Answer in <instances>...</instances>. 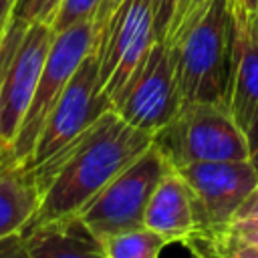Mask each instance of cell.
<instances>
[{"label":"cell","mask_w":258,"mask_h":258,"mask_svg":"<svg viewBox=\"0 0 258 258\" xmlns=\"http://www.w3.org/2000/svg\"><path fill=\"white\" fill-rule=\"evenodd\" d=\"M151 143V133L131 127L113 109L105 111L56 159L32 169L40 185V204L24 230L79 216Z\"/></svg>","instance_id":"cell-1"},{"label":"cell","mask_w":258,"mask_h":258,"mask_svg":"<svg viewBox=\"0 0 258 258\" xmlns=\"http://www.w3.org/2000/svg\"><path fill=\"white\" fill-rule=\"evenodd\" d=\"M230 22V2L208 0L167 36L183 103L226 107L232 56Z\"/></svg>","instance_id":"cell-2"},{"label":"cell","mask_w":258,"mask_h":258,"mask_svg":"<svg viewBox=\"0 0 258 258\" xmlns=\"http://www.w3.org/2000/svg\"><path fill=\"white\" fill-rule=\"evenodd\" d=\"M171 167L200 161L250 159L246 133L224 105L183 103L175 117L153 135Z\"/></svg>","instance_id":"cell-3"},{"label":"cell","mask_w":258,"mask_h":258,"mask_svg":"<svg viewBox=\"0 0 258 258\" xmlns=\"http://www.w3.org/2000/svg\"><path fill=\"white\" fill-rule=\"evenodd\" d=\"M50 24L10 18L0 38V139L10 149L54 40Z\"/></svg>","instance_id":"cell-4"},{"label":"cell","mask_w":258,"mask_h":258,"mask_svg":"<svg viewBox=\"0 0 258 258\" xmlns=\"http://www.w3.org/2000/svg\"><path fill=\"white\" fill-rule=\"evenodd\" d=\"M169 167L161 149L151 143L81 210L79 220L99 240L145 226L149 200Z\"/></svg>","instance_id":"cell-5"},{"label":"cell","mask_w":258,"mask_h":258,"mask_svg":"<svg viewBox=\"0 0 258 258\" xmlns=\"http://www.w3.org/2000/svg\"><path fill=\"white\" fill-rule=\"evenodd\" d=\"M153 24L151 0H123L95 36L93 50L99 60L101 93L111 109H115L157 40Z\"/></svg>","instance_id":"cell-6"},{"label":"cell","mask_w":258,"mask_h":258,"mask_svg":"<svg viewBox=\"0 0 258 258\" xmlns=\"http://www.w3.org/2000/svg\"><path fill=\"white\" fill-rule=\"evenodd\" d=\"M93 44H95L93 20L77 22L54 34V40L46 54L34 97L20 123L18 135L10 147V153L14 159L22 161L24 165L28 163L46 117L50 115L52 107L56 105L58 97L67 89L69 81L73 79V75L77 73L85 56L93 50Z\"/></svg>","instance_id":"cell-7"},{"label":"cell","mask_w":258,"mask_h":258,"mask_svg":"<svg viewBox=\"0 0 258 258\" xmlns=\"http://www.w3.org/2000/svg\"><path fill=\"white\" fill-rule=\"evenodd\" d=\"M109 109L111 105L101 93L99 60L91 50L46 117L26 165L30 169L48 165Z\"/></svg>","instance_id":"cell-8"},{"label":"cell","mask_w":258,"mask_h":258,"mask_svg":"<svg viewBox=\"0 0 258 258\" xmlns=\"http://www.w3.org/2000/svg\"><path fill=\"white\" fill-rule=\"evenodd\" d=\"M181 105L169 46L155 40L113 111L131 127L155 135L175 117Z\"/></svg>","instance_id":"cell-9"},{"label":"cell","mask_w":258,"mask_h":258,"mask_svg":"<svg viewBox=\"0 0 258 258\" xmlns=\"http://www.w3.org/2000/svg\"><path fill=\"white\" fill-rule=\"evenodd\" d=\"M194 194L202 230H218L232 222L240 204L258 185L250 159L200 161L175 167Z\"/></svg>","instance_id":"cell-10"},{"label":"cell","mask_w":258,"mask_h":258,"mask_svg":"<svg viewBox=\"0 0 258 258\" xmlns=\"http://www.w3.org/2000/svg\"><path fill=\"white\" fill-rule=\"evenodd\" d=\"M228 2L232 20V56L226 109L236 125L248 133L258 123V38L242 0Z\"/></svg>","instance_id":"cell-11"},{"label":"cell","mask_w":258,"mask_h":258,"mask_svg":"<svg viewBox=\"0 0 258 258\" xmlns=\"http://www.w3.org/2000/svg\"><path fill=\"white\" fill-rule=\"evenodd\" d=\"M145 226L169 242L189 240L202 230L194 194L175 167L157 183L145 210Z\"/></svg>","instance_id":"cell-12"},{"label":"cell","mask_w":258,"mask_h":258,"mask_svg":"<svg viewBox=\"0 0 258 258\" xmlns=\"http://www.w3.org/2000/svg\"><path fill=\"white\" fill-rule=\"evenodd\" d=\"M40 204V185L34 171L12 153L0 161V238L22 232Z\"/></svg>","instance_id":"cell-13"},{"label":"cell","mask_w":258,"mask_h":258,"mask_svg":"<svg viewBox=\"0 0 258 258\" xmlns=\"http://www.w3.org/2000/svg\"><path fill=\"white\" fill-rule=\"evenodd\" d=\"M34 258H107L101 240L79 216L22 230Z\"/></svg>","instance_id":"cell-14"},{"label":"cell","mask_w":258,"mask_h":258,"mask_svg":"<svg viewBox=\"0 0 258 258\" xmlns=\"http://www.w3.org/2000/svg\"><path fill=\"white\" fill-rule=\"evenodd\" d=\"M167 244L171 242L147 226L101 238V246L107 258H159Z\"/></svg>","instance_id":"cell-15"},{"label":"cell","mask_w":258,"mask_h":258,"mask_svg":"<svg viewBox=\"0 0 258 258\" xmlns=\"http://www.w3.org/2000/svg\"><path fill=\"white\" fill-rule=\"evenodd\" d=\"M208 236L214 244L244 258H258V224H244V222H230L218 230L200 232Z\"/></svg>","instance_id":"cell-16"},{"label":"cell","mask_w":258,"mask_h":258,"mask_svg":"<svg viewBox=\"0 0 258 258\" xmlns=\"http://www.w3.org/2000/svg\"><path fill=\"white\" fill-rule=\"evenodd\" d=\"M101 2L103 0H62L58 10H56V16L50 22L52 30L60 32V30L77 24V22L93 20Z\"/></svg>","instance_id":"cell-17"},{"label":"cell","mask_w":258,"mask_h":258,"mask_svg":"<svg viewBox=\"0 0 258 258\" xmlns=\"http://www.w3.org/2000/svg\"><path fill=\"white\" fill-rule=\"evenodd\" d=\"M62 0H20L12 12L14 20H24V22H46L50 24L52 18L56 16V10Z\"/></svg>","instance_id":"cell-18"},{"label":"cell","mask_w":258,"mask_h":258,"mask_svg":"<svg viewBox=\"0 0 258 258\" xmlns=\"http://www.w3.org/2000/svg\"><path fill=\"white\" fill-rule=\"evenodd\" d=\"M153 2V26H155V38L165 42L169 26H171V18L175 12V2L177 0H151Z\"/></svg>","instance_id":"cell-19"},{"label":"cell","mask_w":258,"mask_h":258,"mask_svg":"<svg viewBox=\"0 0 258 258\" xmlns=\"http://www.w3.org/2000/svg\"><path fill=\"white\" fill-rule=\"evenodd\" d=\"M0 258H34L22 232L0 238Z\"/></svg>","instance_id":"cell-20"},{"label":"cell","mask_w":258,"mask_h":258,"mask_svg":"<svg viewBox=\"0 0 258 258\" xmlns=\"http://www.w3.org/2000/svg\"><path fill=\"white\" fill-rule=\"evenodd\" d=\"M232 222H244V224H258V185L248 194V198L240 204L236 210Z\"/></svg>","instance_id":"cell-21"},{"label":"cell","mask_w":258,"mask_h":258,"mask_svg":"<svg viewBox=\"0 0 258 258\" xmlns=\"http://www.w3.org/2000/svg\"><path fill=\"white\" fill-rule=\"evenodd\" d=\"M208 0H177L175 2V12H173V18H171V26H169V32H167V36L191 14V12H196L200 6H204ZM167 40V38H165Z\"/></svg>","instance_id":"cell-22"},{"label":"cell","mask_w":258,"mask_h":258,"mask_svg":"<svg viewBox=\"0 0 258 258\" xmlns=\"http://www.w3.org/2000/svg\"><path fill=\"white\" fill-rule=\"evenodd\" d=\"M123 0H103L101 4H99V8H97V12H95V16H93V26H95V36L99 34V30L107 24V20L111 18V14L117 10V6L121 4Z\"/></svg>","instance_id":"cell-23"},{"label":"cell","mask_w":258,"mask_h":258,"mask_svg":"<svg viewBox=\"0 0 258 258\" xmlns=\"http://www.w3.org/2000/svg\"><path fill=\"white\" fill-rule=\"evenodd\" d=\"M198 236H202L204 242H206V250L202 252V258H244V256H240V254H234V252H230V250L220 248V246L214 244L208 236H204V234H200V232H198Z\"/></svg>","instance_id":"cell-24"},{"label":"cell","mask_w":258,"mask_h":258,"mask_svg":"<svg viewBox=\"0 0 258 258\" xmlns=\"http://www.w3.org/2000/svg\"><path fill=\"white\" fill-rule=\"evenodd\" d=\"M16 2L18 0H0V38H2L4 30H6V26H8L10 18H12V12L16 8Z\"/></svg>","instance_id":"cell-25"},{"label":"cell","mask_w":258,"mask_h":258,"mask_svg":"<svg viewBox=\"0 0 258 258\" xmlns=\"http://www.w3.org/2000/svg\"><path fill=\"white\" fill-rule=\"evenodd\" d=\"M248 137V145H250V161L254 165V169L258 171V123L246 133Z\"/></svg>","instance_id":"cell-26"},{"label":"cell","mask_w":258,"mask_h":258,"mask_svg":"<svg viewBox=\"0 0 258 258\" xmlns=\"http://www.w3.org/2000/svg\"><path fill=\"white\" fill-rule=\"evenodd\" d=\"M250 24H252V30H254V34H256V38H258V8L250 14Z\"/></svg>","instance_id":"cell-27"},{"label":"cell","mask_w":258,"mask_h":258,"mask_svg":"<svg viewBox=\"0 0 258 258\" xmlns=\"http://www.w3.org/2000/svg\"><path fill=\"white\" fill-rule=\"evenodd\" d=\"M242 4L246 6V10H248V14H252L256 8H258V0H242Z\"/></svg>","instance_id":"cell-28"},{"label":"cell","mask_w":258,"mask_h":258,"mask_svg":"<svg viewBox=\"0 0 258 258\" xmlns=\"http://www.w3.org/2000/svg\"><path fill=\"white\" fill-rule=\"evenodd\" d=\"M8 155H10V149H8V147L2 143V139H0V161H2L4 157H8Z\"/></svg>","instance_id":"cell-29"},{"label":"cell","mask_w":258,"mask_h":258,"mask_svg":"<svg viewBox=\"0 0 258 258\" xmlns=\"http://www.w3.org/2000/svg\"><path fill=\"white\" fill-rule=\"evenodd\" d=\"M18 2H20V0H18ZM18 2H16V4H18Z\"/></svg>","instance_id":"cell-30"}]
</instances>
